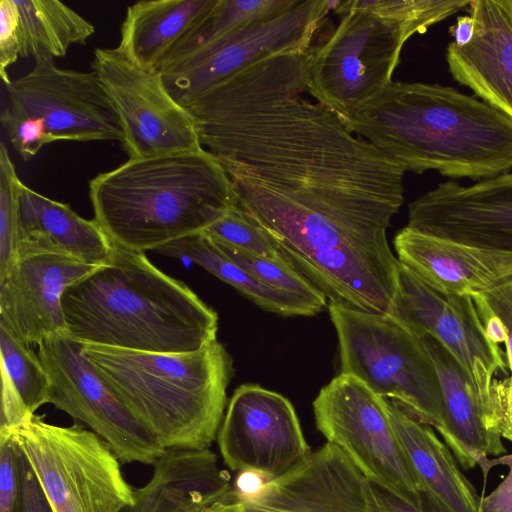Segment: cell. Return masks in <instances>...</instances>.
<instances>
[{
    "label": "cell",
    "instance_id": "6da1fadb",
    "mask_svg": "<svg viewBox=\"0 0 512 512\" xmlns=\"http://www.w3.org/2000/svg\"><path fill=\"white\" fill-rule=\"evenodd\" d=\"M345 124L406 171L482 180L512 168V120L452 87L392 81Z\"/></svg>",
    "mask_w": 512,
    "mask_h": 512
},
{
    "label": "cell",
    "instance_id": "7a4b0ae2",
    "mask_svg": "<svg viewBox=\"0 0 512 512\" xmlns=\"http://www.w3.org/2000/svg\"><path fill=\"white\" fill-rule=\"evenodd\" d=\"M65 334L82 344L188 353L217 340L218 315L143 252L114 245L103 265L65 288Z\"/></svg>",
    "mask_w": 512,
    "mask_h": 512
},
{
    "label": "cell",
    "instance_id": "3957f363",
    "mask_svg": "<svg viewBox=\"0 0 512 512\" xmlns=\"http://www.w3.org/2000/svg\"><path fill=\"white\" fill-rule=\"evenodd\" d=\"M89 197L113 245L143 253L204 231L235 205L225 169L204 148L128 159L92 178Z\"/></svg>",
    "mask_w": 512,
    "mask_h": 512
},
{
    "label": "cell",
    "instance_id": "277c9868",
    "mask_svg": "<svg viewBox=\"0 0 512 512\" xmlns=\"http://www.w3.org/2000/svg\"><path fill=\"white\" fill-rule=\"evenodd\" d=\"M123 407L165 449H209L228 405L233 360L222 343L188 353L82 344Z\"/></svg>",
    "mask_w": 512,
    "mask_h": 512
},
{
    "label": "cell",
    "instance_id": "5b68a950",
    "mask_svg": "<svg viewBox=\"0 0 512 512\" xmlns=\"http://www.w3.org/2000/svg\"><path fill=\"white\" fill-rule=\"evenodd\" d=\"M341 369L420 421L445 429L441 385L420 339L384 315L328 304Z\"/></svg>",
    "mask_w": 512,
    "mask_h": 512
},
{
    "label": "cell",
    "instance_id": "8992f818",
    "mask_svg": "<svg viewBox=\"0 0 512 512\" xmlns=\"http://www.w3.org/2000/svg\"><path fill=\"white\" fill-rule=\"evenodd\" d=\"M11 431L34 468L55 512H122L135 489L120 460L92 430L58 426L33 414Z\"/></svg>",
    "mask_w": 512,
    "mask_h": 512
},
{
    "label": "cell",
    "instance_id": "52a82bcc",
    "mask_svg": "<svg viewBox=\"0 0 512 512\" xmlns=\"http://www.w3.org/2000/svg\"><path fill=\"white\" fill-rule=\"evenodd\" d=\"M409 38L396 21L365 9L348 11L329 39L312 51L307 93L346 123L392 82Z\"/></svg>",
    "mask_w": 512,
    "mask_h": 512
},
{
    "label": "cell",
    "instance_id": "ba28073f",
    "mask_svg": "<svg viewBox=\"0 0 512 512\" xmlns=\"http://www.w3.org/2000/svg\"><path fill=\"white\" fill-rule=\"evenodd\" d=\"M317 429L374 485L418 506L422 491L394 430L386 399L339 373L313 401Z\"/></svg>",
    "mask_w": 512,
    "mask_h": 512
},
{
    "label": "cell",
    "instance_id": "9c48e42d",
    "mask_svg": "<svg viewBox=\"0 0 512 512\" xmlns=\"http://www.w3.org/2000/svg\"><path fill=\"white\" fill-rule=\"evenodd\" d=\"M339 1L295 0L286 10L239 29L206 50L159 71L182 106L246 68L277 54L306 51Z\"/></svg>",
    "mask_w": 512,
    "mask_h": 512
},
{
    "label": "cell",
    "instance_id": "30bf717a",
    "mask_svg": "<svg viewBox=\"0 0 512 512\" xmlns=\"http://www.w3.org/2000/svg\"><path fill=\"white\" fill-rule=\"evenodd\" d=\"M48 374V404L86 424L122 463L154 465L165 449L118 401L83 352L64 334L38 344Z\"/></svg>",
    "mask_w": 512,
    "mask_h": 512
},
{
    "label": "cell",
    "instance_id": "8fae6325",
    "mask_svg": "<svg viewBox=\"0 0 512 512\" xmlns=\"http://www.w3.org/2000/svg\"><path fill=\"white\" fill-rule=\"evenodd\" d=\"M91 67L120 118L129 159L203 148L192 115L159 71L138 66L117 48L96 49Z\"/></svg>",
    "mask_w": 512,
    "mask_h": 512
},
{
    "label": "cell",
    "instance_id": "7c38bea8",
    "mask_svg": "<svg viewBox=\"0 0 512 512\" xmlns=\"http://www.w3.org/2000/svg\"><path fill=\"white\" fill-rule=\"evenodd\" d=\"M387 317L416 337L435 338L456 358L477 390L489 431L491 382L497 371L506 369L499 344L488 337L473 298L438 290L400 263Z\"/></svg>",
    "mask_w": 512,
    "mask_h": 512
},
{
    "label": "cell",
    "instance_id": "4fadbf2b",
    "mask_svg": "<svg viewBox=\"0 0 512 512\" xmlns=\"http://www.w3.org/2000/svg\"><path fill=\"white\" fill-rule=\"evenodd\" d=\"M24 76L5 85L12 111L40 119L57 140L123 141L117 111L98 76L62 69L53 59H34Z\"/></svg>",
    "mask_w": 512,
    "mask_h": 512
},
{
    "label": "cell",
    "instance_id": "5bb4252c",
    "mask_svg": "<svg viewBox=\"0 0 512 512\" xmlns=\"http://www.w3.org/2000/svg\"><path fill=\"white\" fill-rule=\"evenodd\" d=\"M217 442L231 470L265 481L284 474L311 452L292 403L257 384L234 391Z\"/></svg>",
    "mask_w": 512,
    "mask_h": 512
},
{
    "label": "cell",
    "instance_id": "9a60e30c",
    "mask_svg": "<svg viewBox=\"0 0 512 512\" xmlns=\"http://www.w3.org/2000/svg\"><path fill=\"white\" fill-rule=\"evenodd\" d=\"M239 512L377 511L372 483L326 442L284 474L253 491H239Z\"/></svg>",
    "mask_w": 512,
    "mask_h": 512
},
{
    "label": "cell",
    "instance_id": "2e32d148",
    "mask_svg": "<svg viewBox=\"0 0 512 512\" xmlns=\"http://www.w3.org/2000/svg\"><path fill=\"white\" fill-rule=\"evenodd\" d=\"M408 227L463 244L512 252V173L465 186L438 184L409 204Z\"/></svg>",
    "mask_w": 512,
    "mask_h": 512
},
{
    "label": "cell",
    "instance_id": "e0dca14e",
    "mask_svg": "<svg viewBox=\"0 0 512 512\" xmlns=\"http://www.w3.org/2000/svg\"><path fill=\"white\" fill-rule=\"evenodd\" d=\"M96 267L55 254L17 260L0 277V326L30 346L64 334L62 294Z\"/></svg>",
    "mask_w": 512,
    "mask_h": 512
},
{
    "label": "cell",
    "instance_id": "ac0fdd59",
    "mask_svg": "<svg viewBox=\"0 0 512 512\" xmlns=\"http://www.w3.org/2000/svg\"><path fill=\"white\" fill-rule=\"evenodd\" d=\"M398 261L432 287L482 295L512 279V252L463 244L405 226L393 240Z\"/></svg>",
    "mask_w": 512,
    "mask_h": 512
},
{
    "label": "cell",
    "instance_id": "d6986e66",
    "mask_svg": "<svg viewBox=\"0 0 512 512\" xmlns=\"http://www.w3.org/2000/svg\"><path fill=\"white\" fill-rule=\"evenodd\" d=\"M475 33L465 46L453 41L446 61L453 78L512 120V25L496 0H471Z\"/></svg>",
    "mask_w": 512,
    "mask_h": 512
},
{
    "label": "cell",
    "instance_id": "ffe728a7",
    "mask_svg": "<svg viewBox=\"0 0 512 512\" xmlns=\"http://www.w3.org/2000/svg\"><path fill=\"white\" fill-rule=\"evenodd\" d=\"M113 250V243L95 219L87 220L68 204L22 185L16 261L35 255L55 254L100 266L108 262Z\"/></svg>",
    "mask_w": 512,
    "mask_h": 512
},
{
    "label": "cell",
    "instance_id": "44dd1931",
    "mask_svg": "<svg viewBox=\"0 0 512 512\" xmlns=\"http://www.w3.org/2000/svg\"><path fill=\"white\" fill-rule=\"evenodd\" d=\"M430 355L441 385L445 429L441 434L464 469L479 465L484 480L490 472L488 455L506 450L491 434L477 390L456 358L435 338L418 337Z\"/></svg>",
    "mask_w": 512,
    "mask_h": 512
},
{
    "label": "cell",
    "instance_id": "7402d4cb",
    "mask_svg": "<svg viewBox=\"0 0 512 512\" xmlns=\"http://www.w3.org/2000/svg\"><path fill=\"white\" fill-rule=\"evenodd\" d=\"M231 488L210 449H167L122 512H201Z\"/></svg>",
    "mask_w": 512,
    "mask_h": 512
},
{
    "label": "cell",
    "instance_id": "603a6c76",
    "mask_svg": "<svg viewBox=\"0 0 512 512\" xmlns=\"http://www.w3.org/2000/svg\"><path fill=\"white\" fill-rule=\"evenodd\" d=\"M394 430L408 456L421 491H426L452 512H480L474 487L457 467L449 448L431 426L394 400L386 399Z\"/></svg>",
    "mask_w": 512,
    "mask_h": 512
},
{
    "label": "cell",
    "instance_id": "cb8c5ba5",
    "mask_svg": "<svg viewBox=\"0 0 512 512\" xmlns=\"http://www.w3.org/2000/svg\"><path fill=\"white\" fill-rule=\"evenodd\" d=\"M218 0H147L129 6L117 49L138 66L157 70L175 45Z\"/></svg>",
    "mask_w": 512,
    "mask_h": 512
},
{
    "label": "cell",
    "instance_id": "d4e9b609",
    "mask_svg": "<svg viewBox=\"0 0 512 512\" xmlns=\"http://www.w3.org/2000/svg\"><path fill=\"white\" fill-rule=\"evenodd\" d=\"M158 253L193 262L231 285L263 310L283 316H312L321 312L313 304L272 288L223 253L204 232L170 242Z\"/></svg>",
    "mask_w": 512,
    "mask_h": 512
},
{
    "label": "cell",
    "instance_id": "484cf974",
    "mask_svg": "<svg viewBox=\"0 0 512 512\" xmlns=\"http://www.w3.org/2000/svg\"><path fill=\"white\" fill-rule=\"evenodd\" d=\"M19 17V53L53 59L64 57L72 45H84L95 27L57 0H14Z\"/></svg>",
    "mask_w": 512,
    "mask_h": 512
},
{
    "label": "cell",
    "instance_id": "4316f807",
    "mask_svg": "<svg viewBox=\"0 0 512 512\" xmlns=\"http://www.w3.org/2000/svg\"><path fill=\"white\" fill-rule=\"evenodd\" d=\"M1 420L0 429L14 428L44 404H48L50 381L30 345L0 326Z\"/></svg>",
    "mask_w": 512,
    "mask_h": 512
},
{
    "label": "cell",
    "instance_id": "83f0119b",
    "mask_svg": "<svg viewBox=\"0 0 512 512\" xmlns=\"http://www.w3.org/2000/svg\"><path fill=\"white\" fill-rule=\"evenodd\" d=\"M295 0H218L167 55L158 71L188 59L251 23L278 14Z\"/></svg>",
    "mask_w": 512,
    "mask_h": 512
},
{
    "label": "cell",
    "instance_id": "f1b7e54d",
    "mask_svg": "<svg viewBox=\"0 0 512 512\" xmlns=\"http://www.w3.org/2000/svg\"><path fill=\"white\" fill-rule=\"evenodd\" d=\"M469 0H340L336 13L354 9L369 10L400 23L409 36L426 30L469 6Z\"/></svg>",
    "mask_w": 512,
    "mask_h": 512
},
{
    "label": "cell",
    "instance_id": "f546056e",
    "mask_svg": "<svg viewBox=\"0 0 512 512\" xmlns=\"http://www.w3.org/2000/svg\"><path fill=\"white\" fill-rule=\"evenodd\" d=\"M213 242L223 253L266 285L297 296L321 311L328 306L326 296L290 265L270 260L226 243L215 240Z\"/></svg>",
    "mask_w": 512,
    "mask_h": 512
},
{
    "label": "cell",
    "instance_id": "4dcf8cb0",
    "mask_svg": "<svg viewBox=\"0 0 512 512\" xmlns=\"http://www.w3.org/2000/svg\"><path fill=\"white\" fill-rule=\"evenodd\" d=\"M202 232L215 241L290 265L269 235L236 205Z\"/></svg>",
    "mask_w": 512,
    "mask_h": 512
},
{
    "label": "cell",
    "instance_id": "1f68e13d",
    "mask_svg": "<svg viewBox=\"0 0 512 512\" xmlns=\"http://www.w3.org/2000/svg\"><path fill=\"white\" fill-rule=\"evenodd\" d=\"M4 142L0 144V277L15 263L22 185Z\"/></svg>",
    "mask_w": 512,
    "mask_h": 512
},
{
    "label": "cell",
    "instance_id": "d6a6232c",
    "mask_svg": "<svg viewBox=\"0 0 512 512\" xmlns=\"http://www.w3.org/2000/svg\"><path fill=\"white\" fill-rule=\"evenodd\" d=\"M473 301L488 337L497 344L505 343L512 372V279L473 297Z\"/></svg>",
    "mask_w": 512,
    "mask_h": 512
},
{
    "label": "cell",
    "instance_id": "836d02e7",
    "mask_svg": "<svg viewBox=\"0 0 512 512\" xmlns=\"http://www.w3.org/2000/svg\"><path fill=\"white\" fill-rule=\"evenodd\" d=\"M1 122L13 148L24 161L55 141L40 119L18 114L6 106L1 113Z\"/></svg>",
    "mask_w": 512,
    "mask_h": 512
},
{
    "label": "cell",
    "instance_id": "e575fe53",
    "mask_svg": "<svg viewBox=\"0 0 512 512\" xmlns=\"http://www.w3.org/2000/svg\"><path fill=\"white\" fill-rule=\"evenodd\" d=\"M18 448L11 431L0 429V512H16L19 495Z\"/></svg>",
    "mask_w": 512,
    "mask_h": 512
},
{
    "label": "cell",
    "instance_id": "d590c367",
    "mask_svg": "<svg viewBox=\"0 0 512 512\" xmlns=\"http://www.w3.org/2000/svg\"><path fill=\"white\" fill-rule=\"evenodd\" d=\"M17 448L19 495L16 512H55L34 468L18 444Z\"/></svg>",
    "mask_w": 512,
    "mask_h": 512
},
{
    "label": "cell",
    "instance_id": "8d00e7d4",
    "mask_svg": "<svg viewBox=\"0 0 512 512\" xmlns=\"http://www.w3.org/2000/svg\"><path fill=\"white\" fill-rule=\"evenodd\" d=\"M19 17L14 0L0 1V76L4 85L9 79L7 69L20 57Z\"/></svg>",
    "mask_w": 512,
    "mask_h": 512
},
{
    "label": "cell",
    "instance_id": "74e56055",
    "mask_svg": "<svg viewBox=\"0 0 512 512\" xmlns=\"http://www.w3.org/2000/svg\"><path fill=\"white\" fill-rule=\"evenodd\" d=\"M489 405V431L512 442V375L492 380Z\"/></svg>",
    "mask_w": 512,
    "mask_h": 512
},
{
    "label": "cell",
    "instance_id": "f35d334b",
    "mask_svg": "<svg viewBox=\"0 0 512 512\" xmlns=\"http://www.w3.org/2000/svg\"><path fill=\"white\" fill-rule=\"evenodd\" d=\"M377 512H452L432 494L422 491L421 503L412 505L389 491L372 484Z\"/></svg>",
    "mask_w": 512,
    "mask_h": 512
},
{
    "label": "cell",
    "instance_id": "ab89813d",
    "mask_svg": "<svg viewBox=\"0 0 512 512\" xmlns=\"http://www.w3.org/2000/svg\"><path fill=\"white\" fill-rule=\"evenodd\" d=\"M497 465L508 467L505 479L486 497L481 498L480 512H512V454L489 460V469Z\"/></svg>",
    "mask_w": 512,
    "mask_h": 512
},
{
    "label": "cell",
    "instance_id": "60d3db41",
    "mask_svg": "<svg viewBox=\"0 0 512 512\" xmlns=\"http://www.w3.org/2000/svg\"><path fill=\"white\" fill-rule=\"evenodd\" d=\"M449 32L457 46L467 45L475 33L474 18L470 14L458 17L456 24L449 28Z\"/></svg>",
    "mask_w": 512,
    "mask_h": 512
},
{
    "label": "cell",
    "instance_id": "b9f144b4",
    "mask_svg": "<svg viewBox=\"0 0 512 512\" xmlns=\"http://www.w3.org/2000/svg\"><path fill=\"white\" fill-rule=\"evenodd\" d=\"M201 512H239V491L231 488Z\"/></svg>",
    "mask_w": 512,
    "mask_h": 512
},
{
    "label": "cell",
    "instance_id": "7bdbcfd3",
    "mask_svg": "<svg viewBox=\"0 0 512 512\" xmlns=\"http://www.w3.org/2000/svg\"><path fill=\"white\" fill-rule=\"evenodd\" d=\"M499 6L506 13L511 25H512V0H496Z\"/></svg>",
    "mask_w": 512,
    "mask_h": 512
}]
</instances>
